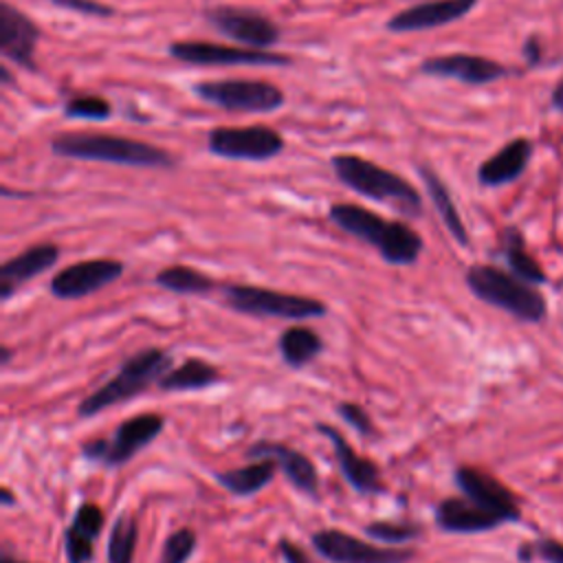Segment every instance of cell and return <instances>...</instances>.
I'll return each instance as SVG.
<instances>
[{"mask_svg":"<svg viewBox=\"0 0 563 563\" xmlns=\"http://www.w3.org/2000/svg\"><path fill=\"white\" fill-rule=\"evenodd\" d=\"M328 218L341 231L372 244L387 264L409 266L422 253V238L407 222L385 220L361 205L336 202L330 207Z\"/></svg>","mask_w":563,"mask_h":563,"instance_id":"obj_1","label":"cell"},{"mask_svg":"<svg viewBox=\"0 0 563 563\" xmlns=\"http://www.w3.org/2000/svg\"><path fill=\"white\" fill-rule=\"evenodd\" d=\"M51 152L62 158L99 161L128 167H174L176 158L152 143L114 136V134H86L66 132L51 139Z\"/></svg>","mask_w":563,"mask_h":563,"instance_id":"obj_2","label":"cell"},{"mask_svg":"<svg viewBox=\"0 0 563 563\" xmlns=\"http://www.w3.org/2000/svg\"><path fill=\"white\" fill-rule=\"evenodd\" d=\"M330 167L347 189L369 200L389 202L405 216H420L422 200L418 189L396 172L358 154H334L330 158Z\"/></svg>","mask_w":563,"mask_h":563,"instance_id":"obj_3","label":"cell"},{"mask_svg":"<svg viewBox=\"0 0 563 563\" xmlns=\"http://www.w3.org/2000/svg\"><path fill=\"white\" fill-rule=\"evenodd\" d=\"M169 369H172V356L165 350L145 347L132 354L130 358H125L110 380H106L101 387L88 394L79 402L77 413L81 418H92L108 407L132 400L134 396L143 394L152 383H158L163 374Z\"/></svg>","mask_w":563,"mask_h":563,"instance_id":"obj_4","label":"cell"},{"mask_svg":"<svg viewBox=\"0 0 563 563\" xmlns=\"http://www.w3.org/2000/svg\"><path fill=\"white\" fill-rule=\"evenodd\" d=\"M466 284L477 299L517 317L519 321L539 323L545 319L548 303L543 295L532 284L508 271L477 264L466 271Z\"/></svg>","mask_w":563,"mask_h":563,"instance_id":"obj_5","label":"cell"},{"mask_svg":"<svg viewBox=\"0 0 563 563\" xmlns=\"http://www.w3.org/2000/svg\"><path fill=\"white\" fill-rule=\"evenodd\" d=\"M227 308L253 314V317H277V319H314L325 314V303L303 295L279 292L273 288L249 286V284H231L224 288Z\"/></svg>","mask_w":563,"mask_h":563,"instance_id":"obj_6","label":"cell"},{"mask_svg":"<svg viewBox=\"0 0 563 563\" xmlns=\"http://www.w3.org/2000/svg\"><path fill=\"white\" fill-rule=\"evenodd\" d=\"M165 418L154 411L136 413L123 420L112 438H95L81 444V455L101 466H121L161 435Z\"/></svg>","mask_w":563,"mask_h":563,"instance_id":"obj_7","label":"cell"},{"mask_svg":"<svg viewBox=\"0 0 563 563\" xmlns=\"http://www.w3.org/2000/svg\"><path fill=\"white\" fill-rule=\"evenodd\" d=\"M191 90L200 101L233 112H275L286 101L282 88L262 79H207Z\"/></svg>","mask_w":563,"mask_h":563,"instance_id":"obj_8","label":"cell"},{"mask_svg":"<svg viewBox=\"0 0 563 563\" xmlns=\"http://www.w3.org/2000/svg\"><path fill=\"white\" fill-rule=\"evenodd\" d=\"M211 154L229 161H271L284 152V136L264 123L231 128L218 125L207 132Z\"/></svg>","mask_w":563,"mask_h":563,"instance_id":"obj_9","label":"cell"},{"mask_svg":"<svg viewBox=\"0 0 563 563\" xmlns=\"http://www.w3.org/2000/svg\"><path fill=\"white\" fill-rule=\"evenodd\" d=\"M167 53L185 64L194 66H288L292 59L284 53L268 48L231 46L202 40H178L167 46Z\"/></svg>","mask_w":563,"mask_h":563,"instance_id":"obj_10","label":"cell"},{"mask_svg":"<svg viewBox=\"0 0 563 563\" xmlns=\"http://www.w3.org/2000/svg\"><path fill=\"white\" fill-rule=\"evenodd\" d=\"M205 18L216 31H220L229 40L238 42L240 46L271 48L282 37L279 26L268 15H264L255 9L216 4V7L205 9Z\"/></svg>","mask_w":563,"mask_h":563,"instance_id":"obj_11","label":"cell"},{"mask_svg":"<svg viewBox=\"0 0 563 563\" xmlns=\"http://www.w3.org/2000/svg\"><path fill=\"white\" fill-rule=\"evenodd\" d=\"M312 548L330 563H409L416 554L411 548L374 545L336 528L314 532Z\"/></svg>","mask_w":563,"mask_h":563,"instance_id":"obj_12","label":"cell"},{"mask_svg":"<svg viewBox=\"0 0 563 563\" xmlns=\"http://www.w3.org/2000/svg\"><path fill=\"white\" fill-rule=\"evenodd\" d=\"M123 275V262L110 257L84 260L53 275L48 282L51 295L59 299H79L117 282Z\"/></svg>","mask_w":563,"mask_h":563,"instance_id":"obj_13","label":"cell"},{"mask_svg":"<svg viewBox=\"0 0 563 563\" xmlns=\"http://www.w3.org/2000/svg\"><path fill=\"white\" fill-rule=\"evenodd\" d=\"M40 42V26L9 0L0 2V51L13 64L37 70L35 46Z\"/></svg>","mask_w":563,"mask_h":563,"instance_id":"obj_14","label":"cell"},{"mask_svg":"<svg viewBox=\"0 0 563 563\" xmlns=\"http://www.w3.org/2000/svg\"><path fill=\"white\" fill-rule=\"evenodd\" d=\"M453 479L464 497L493 510L497 517L504 519V523L517 521L521 517L517 497L493 475H488L479 468H473V466H460V468H455Z\"/></svg>","mask_w":563,"mask_h":563,"instance_id":"obj_15","label":"cell"},{"mask_svg":"<svg viewBox=\"0 0 563 563\" xmlns=\"http://www.w3.org/2000/svg\"><path fill=\"white\" fill-rule=\"evenodd\" d=\"M420 73L433 77H449L457 79L468 86H484L497 81L506 75V68L488 57L468 55V53H451V55H435L420 62Z\"/></svg>","mask_w":563,"mask_h":563,"instance_id":"obj_16","label":"cell"},{"mask_svg":"<svg viewBox=\"0 0 563 563\" xmlns=\"http://www.w3.org/2000/svg\"><path fill=\"white\" fill-rule=\"evenodd\" d=\"M477 0H427L411 4L398 13H394L385 29L391 33H416V31H429L435 26L451 24L460 18H464Z\"/></svg>","mask_w":563,"mask_h":563,"instance_id":"obj_17","label":"cell"},{"mask_svg":"<svg viewBox=\"0 0 563 563\" xmlns=\"http://www.w3.org/2000/svg\"><path fill=\"white\" fill-rule=\"evenodd\" d=\"M317 431H319L323 438L330 440L332 451H334V457H336V464H339L343 477L347 479V484H350L356 493H363V495H378V493L385 490L378 466H376L372 460L358 455V453L347 444V440H345L334 427L319 422V424H317Z\"/></svg>","mask_w":563,"mask_h":563,"instance_id":"obj_18","label":"cell"},{"mask_svg":"<svg viewBox=\"0 0 563 563\" xmlns=\"http://www.w3.org/2000/svg\"><path fill=\"white\" fill-rule=\"evenodd\" d=\"M246 457L251 460H262V457H273L279 466V471L286 475V479L308 497L319 495V475L314 471V464L301 453L295 451L282 442H255L246 449Z\"/></svg>","mask_w":563,"mask_h":563,"instance_id":"obj_19","label":"cell"},{"mask_svg":"<svg viewBox=\"0 0 563 563\" xmlns=\"http://www.w3.org/2000/svg\"><path fill=\"white\" fill-rule=\"evenodd\" d=\"M435 523L451 534H475L501 526L504 519L468 497H446L435 506Z\"/></svg>","mask_w":563,"mask_h":563,"instance_id":"obj_20","label":"cell"},{"mask_svg":"<svg viewBox=\"0 0 563 563\" xmlns=\"http://www.w3.org/2000/svg\"><path fill=\"white\" fill-rule=\"evenodd\" d=\"M57 260H59V246L48 242L29 246L26 251L13 255L0 266V297L9 299L20 284L48 271Z\"/></svg>","mask_w":563,"mask_h":563,"instance_id":"obj_21","label":"cell"},{"mask_svg":"<svg viewBox=\"0 0 563 563\" xmlns=\"http://www.w3.org/2000/svg\"><path fill=\"white\" fill-rule=\"evenodd\" d=\"M103 530V512L97 504L84 501L75 510L70 526L64 532V554L68 563H90L95 541Z\"/></svg>","mask_w":563,"mask_h":563,"instance_id":"obj_22","label":"cell"},{"mask_svg":"<svg viewBox=\"0 0 563 563\" xmlns=\"http://www.w3.org/2000/svg\"><path fill=\"white\" fill-rule=\"evenodd\" d=\"M532 156V145L528 139H512L506 143L499 152H495L490 158H486L477 169V180L484 187H499L517 180L523 169L528 167V161Z\"/></svg>","mask_w":563,"mask_h":563,"instance_id":"obj_23","label":"cell"},{"mask_svg":"<svg viewBox=\"0 0 563 563\" xmlns=\"http://www.w3.org/2000/svg\"><path fill=\"white\" fill-rule=\"evenodd\" d=\"M418 174H420V178L424 183V189H427V194H429V198H431L440 220L444 222V227L449 229L453 240L457 244L466 246L468 244V233H466V227H464V222L460 218V211H457V207H455V202L451 198V191L446 189L444 180L431 167H427V165H418Z\"/></svg>","mask_w":563,"mask_h":563,"instance_id":"obj_24","label":"cell"},{"mask_svg":"<svg viewBox=\"0 0 563 563\" xmlns=\"http://www.w3.org/2000/svg\"><path fill=\"white\" fill-rule=\"evenodd\" d=\"M277 468L279 466L273 457H262V460H255L249 466L220 471V473H216V479L229 493H233L238 497H249V495L260 493L266 484H271Z\"/></svg>","mask_w":563,"mask_h":563,"instance_id":"obj_25","label":"cell"},{"mask_svg":"<svg viewBox=\"0 0 563 563\" xmlns=\"http://www.w3.org/2000/svg\"><path fill=\"white\" fill-rule=\"evenodd\" d=\"M277 350H279L286 365L303 367L314 356L321 354L323 343H321V336L314 330H310L306 325H292V328H286L279 334Z\"/></svg>","mask_w":563,"mask_h":563,"instance_id":"obj_26","label":"cell"},{"mask_svg":"<svg viewBox=\"0 0 563 563\" xmlns=\"http://www.w3.org/2000/svg\"><path fill=\"white\" fill-rule=\"evenodd\" d=\"M218 380V369L202 358H185L178 367L163 374L158 387L163 391H196L213 385Z\"/></svg>","mask_w":563,"mask_h":563,"instance_id":"obj_27","label":"cell"},{"mask_svg":"<svg viewBox=\"0 0 563 563\" xmlns=\"http://www.w3.org/2000/svg\"><path fill=\"white\" fill-rule=\"evenodd\" d=\"M501 253H504V260L510 268L512 275H517L519 279L532 284V286H539V284H545V273L543 268L539 266V262L526 251L523 246V238L517 229H506L504 235H501Z\"/></svg>","mask_w":563,"mask_h":563,"instance_id":"obj_28","label":"cell"},{"mask_svg":"<svg viewBox=\"0 0 563 563\" xmlns=\"http://www.w3.org/2000/svg\"><path fill=\"white\" fill-rule=\"evenodd\" d=\"M154 282L161 288H165L169 292H176V295H207L216 286V282L209 275H205L198 268L183 266V264L167 266V268L158 271Z\"/></svg>","mask_w":563,"mask_h":563,"instance_id":"obj_29","label":"cell"},{"mask_svg":"<svg viewBox=\"0 0 563 563\" xmlns=\"http://www.w3.org/2000/svg\"><path fill=\"white\" fill-rule=\"evenodd\" d=\"M139 541V526L130 512H121L108 537V563H132Z\"/></svg>","mask_w":563,"mask_h":563,"instance_id":"obj_30","label":"cell"},{"mask_svg":"<svg viewBox=\"0 0 563 563\" xmlns=\"http://www.w3.org/2000/svg\"><path fill=\"white\" fill-rule=\"evenodd\" d=\"M64 117L84 121H106L112 117V106L99 95H75L64 103Z\"/></svg>","mask_w":563,"mask_h":563,"instance_id":"obj_31","label":"cell"},{"mask_svg":"<svg viewBox=\"0 0 563 563\" xmlns=\"http://www.w3.org/2000/svg\"><path fill=\"white\" fill-rule=\"evenodd\" d=\"M363 532L376 541H385V543H405V541H413L422 534V526L413 523V521H372L363 528Z\"/></svg>","mask_w":563,"mask_h":563,"instance_id":"obj_32","label":"cell"},{"mask_svg":"<svg viewBox=\"0 0 563 563\" xmlns=\"http://www.w3.org/2000/svg\"><path fill=\"white\" fill-rule=\"evenodd\" d=\"M196 545H198L196 532L189 528H178L165 539L161 563H187L196 552Z\"/></svg>","mask_w":563,"mask_h":563,"instance_id":"obj_33","label":"cell"},{"mask_svg":"<svg viewBox=\"0 0 563 563\" xmlns=\"http://www.w3.org/2000/svg\"><path fill=\"white\" fill-rule=\"evenodd\" d=\"M517 559L519 561H545V563H563V543L554 541V539H537L532 543H526L517 550Z\"/></svg>","mask_w":563,"mask_h":563,"instance_id":"obj_34","label":"cell"},{"mask_svg":"<svg viewBox=\"0 0 563 563\" xmlns=\"http://www.w3.org/2000/svg\"><path fill=\"white\" fill-rule=\"evenodd\" d=\"M51 4L66 9V11H75L88 18H110L114 15V9L110 4H103L99 0H48Z\"/></svg>","mask_w":563,"mask_h":563,"instance_id":"obj_35","label":"cell"},{"mask_svg":"<svg viewBox=\"0 0 563 563\" xmlns=\"http://www.w3.org/2000/svg\"><path fill=\"white\" fill-rule=\"evenodd\" d=\"M336 413L352 427L356 429L361 435H372L374 433V424L369 420V413H365V409L356 402H339L336 405Z\"/></svg>","mask_w":563,"mask_h":563,"instance_id":"obj_36","label":"cell"},{"mask_svg":"<svg viewBox=\"0 0 563 563\" xmlns=\"http://www.w3.org/2000/svg\"><path fill=\"white\" fill-rule=\"evenodd\" d=\"M277 550L284 559V563H310V556L297 543H292L290 539H282L277 543Z\"/></svg>","mask_w":563,"mask_h":563,"instance_id":"obj_37","label":"cell"},{"mask_svg":"<svg viewBox=\"0 0 563 563\" xmlns=\"http://www.w3.org/2000/svg\"><path fill=\"white\" fill-rule=\"evenodd\" d=\"M552 106L563 112V79L556 84V88L552 92Z\"/></svg>","mask_w":563,"mask_h":563,"instance_id":"obj_38","label":"cell"},{"mask_svg":"<svg viewBox=\"0 0 563 563\" xmlns=\"http://www.w3.org/2000/svg\"><path fill=\"white\" fill-rule=\"evenodd\" d=\"M2 504H4V506H11V504H13V495L9 493V488H2Z\"/></svg>","mask_w":563,"mask_h":563,"instance_id":"obj_39","label":"cell"},{"mask_svg":"<svg viewBox=\"0 0 563 563\" xmlns=\"http://www.w3.org/2000/svg\"><path fill=\"white\" fill-rule=\"evenodd\" d=\"M0 77H2V84H11V73L7 70V66L0 68Z\"/></svg>","mask_w":563,"mask_h":563,"instance_id":"obj_40","label":"cell"},{"mask_svg":"<svg viewBox=\"0 0 563 563\" xmlns=\"http://www.w3.org/2000/svg\"><path fill=\"white\" fill-rule=\"evenodd\" d=\"M9 356H11V352H9V347L7 345H2V363L7 365L9 363Z\"/></svg>","mask_w":563,"mask_h":563,"instance_id":"obj_41","label":"cell"},{"mask_svg":"<svg viewBox=\"0 0 563 563\" xmlns=\"http://www.w3.org/2000/svg\"><path fill=\"white\" fill-rule=\"evenodd\" d=\"M2 563H24V561H15V559H11L9 554H2Z\"/></svg>","mask_w":563,"mask_h":563,"instance_id":"obj_42","label":"cell"}]
</instances>
